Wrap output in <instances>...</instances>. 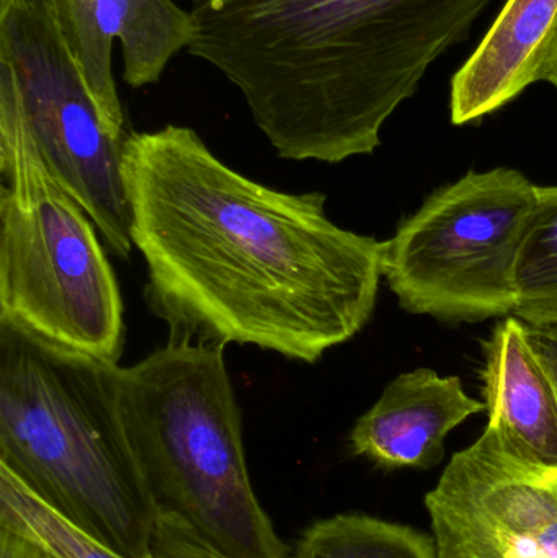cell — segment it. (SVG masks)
<instances>
[{
	"mask_svg": "<svg viewBox=\"0 0 557 558\" xmlns=\"http://www.w3.org/2000/svg\"><path fill=\"white\" fill-rule=\"evenodd\" d=\"M0 61L15 74L43 159L90 216L108 251L128 260L134 245L123 154L131 133L114 130L101 113L48 0H0Z\"/></svg>",
	"mask_w": 557,
	"mask_h": 558,
	"instance_id": "52a82bcc",
	"label": "cell"
},
{
	"mask_svg": "<svg viewBox=\"0 0 557 558\" xmlns=\"http://www.w3.org/2000/svg\"><path fill=\"white\" fill-rule=\"evenodd\" d=\"M543 82H548L549 85L556 88L557 92V35L553 41L552 49H549L548 61L545 65V74H543Z\"/></svg>",
	"mask_w": 557,
	"mask_h": 558,
	"instance_id": "d6986e66",
	"label": "cell"
},
{
	"mask_svg": "<svg viewBox=\"0 0 557 558\" xmlns=\"http://www.w3.org/2000/svg\"><path fill=\"white\" fill-rule=\"evenodd\" d=\"M0 325L120 364L123 299L100 232L43 159L0 61Z\"/></svg>",
	"mask_w": 557,
	"mask_h": 558,
	"instance_id": "5b68a950",
	"label": "cell"
},
{
	"mask_svg": "<svg viewBox=\"0 0 557 558\" xmlns=\"http://www.w3.org/2000/svg\"><path fill=\"white\" fill-rule=\"evenodd\" d=\"M487 426L504 448L538 468L557 469V393L525 322L507 315L483 343Z\"/></svg>",
	"mask_w": 557,
	"mask_h": 558,
	"instance_id": "8fae6325",
	"label": "cell"
},
{
	"mask_svg": "<svg viewBox=\"0 0 557 558\" xmlns=\"http://www.w3.org/2000/svg\"><path fill=\"white\" fill-rule=\"evenodd\" d=\"M46 558H56V557L49 556V554H48V556H46Z\"/></svg>",
	"mask_w": 557,
	"mask_h": 558,
	"instance_id": "ffe728a7",
	"label": "cell"
},
{
	"mask_svg": "<svg viewBox=\"0 0 557 558\" xmlns=\"http://www.w3.org/2000/svg\"><path fill=\"white\" fill-rule=\"evenodd\" d=\"M526 327L533 350L552 377L557 393V327Z\"/></svg>",
	"mask_w": 557,
	"mask_h": 558,
	"instance_id": "e0dca14e",
	"label": "cell"
},
{
	"mask_svg": "<svg viewBox=\"0 0 557 558\" xmlns=\"http://www.w3.org/2000/svg\"><path fill=\"white\" fill-rule=\"evenodd\" d=\"M486 405L464 392L460 377L432 369L399 374L378 402L356 420L353 454L385 469H428L444 459L445 439Z\"/></svg>",
	"mask_w": 557,
	"mask_h": 558,
	"instance_id": "30bf717a",
	"label": "cell"
},
{
	"mask_svg": "<svg viewBox=\"0 0 557 558\" xmlns=\"http://www.w3.org/2000/svg\"><path fill=\"white\" fill-rule=\"evenodd\" d=\"M48 553L35 541L0 526V558H46Z\"/></svg>",
	"mask_w": 557,
	"mask_h": 558,
	"instance_id": "ac0fdd59",
	"label": "cell"
},
{
	"mask_svg": "<svg viewBox=\"0 0 557 558\" xmlns=\"http://www.w3.org/2000/svg\"><path fill=\"white\" fill-rule=\"evenodd\" d=\"M513 315L530 327H557V185L536 186V205L516 268Z\"/></svg>",
	"mask_w": 557,
	"mask_h": 558,
	"instance_id": "5bb4252c",
	"label": "cell"
},
{
	"mask_svg": "<svg viewBox=\"0 0 557 558\" xmlns=\"http://www.w3.org/2000/svg\"><path fill=\"white\" fill-rule=\"evenodd\" d=\"M225 347L169 337L118 367L128 445L157 513L229 558H290L252 488Z\"/></svg>",
	"mask_w": 557,
	"mask_h": 558,
	"instance_id": "277c9868",
	"label": "cell"
},
{
	"mask_svg": "<svg viewBox=\"0 0 557 558\" xmlns=\"http://www.w3.org/2000/svg\"><path fill=\"white\" fill-rule=\"evenodd\" d=\"M536 186L520 170L499 167L432 193L385 242L383 278L399 305L450 324L513 315Z\"/></svg>",
	"mask_w": 557,
	"mask_h": 558,
	"instance_id": "8992f818",
	"label": "cell"
},
{
	"mask_svg": "<svg viewBox=\"0 0 557 558\" xmlns=\"http://www.w3.org/2000/svg\"><path fill=\"white\" fill-rule=\"evenodd\" d=\"M123 179L146 301L170 337L316 364L372 318L385 242L330 221L323 193L254 182L180 124L131 131Z\"/></svg>",
	"mask_w": 557,
	"mask_h": 558,
	"instance_id": "6da1fadb",
	"label": "cell"
},
{
	"mask_svg": "<svg viewBox=\"0 0 557 558\" xmlns=\"http://www.w3.org/2000/svg\"><path fill=\"white\" fill-rule=\"evenodd\" d=\"M62 38L108 123L126 130L111 69L114 39L131 88L157 84L173 58L190 48L192 13L175 0H48Z\"/></svg>",
	"mask_w": 557,
	"mask_h": 558,
	"instance_id": "9c48e42d",
	"label": "cell"
},
{
	"mask_svg": "<svg viewBox=\"0 0 557 558\" xmlns=\"http://www.w3.org/2000/svg\"><path fill=\"white\" fill-rule=\"evenodd\" d=\"M494 0H193L190 56L244 97L278 157L340 163L386 121Z\"/></svg>",
	"mask_w": 557,
	"mask_h": 558,
	"instance_id": "7a4b0ae2",
	"label": "cell"
},
{
	"mask_svg": "<svg viewBox=\"0 0 557 558\" xmlns=\"http://www.w3.org/2000/svg\"><path fill=\"white\" fill-rule=\"evenodd\" d=\"M290 558H437L435 541L366 514H337L304 531Z\"/></svg>",
	"mask_w": 557,
	"mask_h": 558,
	"instance_id": "4fadbf2b",
	"label": "cell"
},
{
	"mask_svg": "<svg viewBox=\"0 0 557 558\" xmlns=\"http://www.w3.org/2000/svg\"><path fill=\"white\" fill-rule=\"evenodd\" d=\"M153 558H229L209 546L179 518L159 514L154 527Z\"/></svg>",
	"mask_w": 557,
	"mask_h": 558,
	"instance_id": "2e32d148",
	"label": "cell"
},
{
	"mask_svg": "<svg viewBox=\"0 0 557 558\" xmlns=\"http://www.w3.org/2000/svg\"><path fill=\"white\" fill-rule=\"evenodd\" d=\"M556 35L557 0H507L451 78V123L483 120L543 82Z\"/></svg>",
	"mask_w": 557,
	"mask_h": 558,
	"instance_id": "7c38bea8",
	"label": "cell"
},
{
	"mask_svg": "<svg viewBox=\"0 0 557 558\" xmlns=\"http://www.w3.org/2000/svg\"><path fill=\"white\" fill-rule=\"evenodd\" d=\"M0 526L29 537L56 558H126L72 526L5 468H0Z\"/></svg>",
	"mask_w": 557,
	"mask_h": 558,
	"instance_id": "9a60e30c",
	"label": "cell"
},
{
	"mask_svg": "<svg viewBox=\"0 0 557 558\" xmlns=\"http://www.w3.org/2000/svg\"><path fill=\"white\" fill-rule=\"evenodd\" d=\"M118 366L0 325V468L126 558H153L156 505L128 445Z\"/></svg>",
	"mask_w": 557,
	"mask_h": 558,
	"instance_id": "3957f363",
	"label": "cell"
},
{
	"mask_svg": "<svg viewBox=\"0 0 557 558\" xmlns=\"http://www.w3.org/2000/svg\"><path fill=\"white\" fill-rule=\"evenodd\" d=\"M437 558H557V469L510 454L491 426L425 497Z\"/></svg>",
	"mask_w": 557,
	"mask_h": 558,
	"instance_id": "ba28073f",
	"label": "cell"
}]
</instances>
